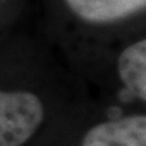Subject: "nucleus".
Instances as JSON below:
<instances>
[{
	"label": "nucleus",
	"instance_id": "f257e3e1",
	"mask_svg": "<svg viewBox=\"0 0 146 146\" xmlns=\"http://www.w3.org/2000/svg\"><path fill=\"white\" fill-rule=\"evenodd\" d=\"M43 115L36 95L0 91V146H22L41 126Z\"/></svg>",
	"mask_w": 146,
	"mask_h": 146
},
{
	"label": "nucleus",
	"instance_id": "f03ea898",
	"mask_svg": "<svg viewBox=\"0 0 146 146\" xmlns=\"http://www.w3.org/2000/svg\"><path fill=\"white\" fill-rule=\"evenodd\" d=\"M81 146H146L145 115H131L96 125L85 134Z\"/></svg>",
	"mask_w": 146,
	"mask_h": 146
},
{
	"label": "nucleus",
	"instance_id": "7ed1b4c3",
	"mask_svg": "<svg viewBox=\"0 0 146 146\" xmlns=\"http://www.w3.org/2000/svg\"><path fill=\"white\" fill-rule=\"evenodd\" d=\"M66 4L84 21L106 23L139 11L146 0H66Z\"/></svg>",
	"mask_w": 146,
	"mask_h": 146
},
{
	"label": "nucleus",
	"instance_id": "20e7f679",
	"mask_svg": "<svg viewBox=\"0 0 146 146\" xmlns=\"http://www.w3.org/2000/svg\"><path fill=\"white\" fill-rule=\"evenodd\" d=\"M122 81L142 100L146 99V41H138L125 49L118 60Z\"/></svg>",
	"mask_w": 146,
	"mask_h": 146
}]
</instances>
